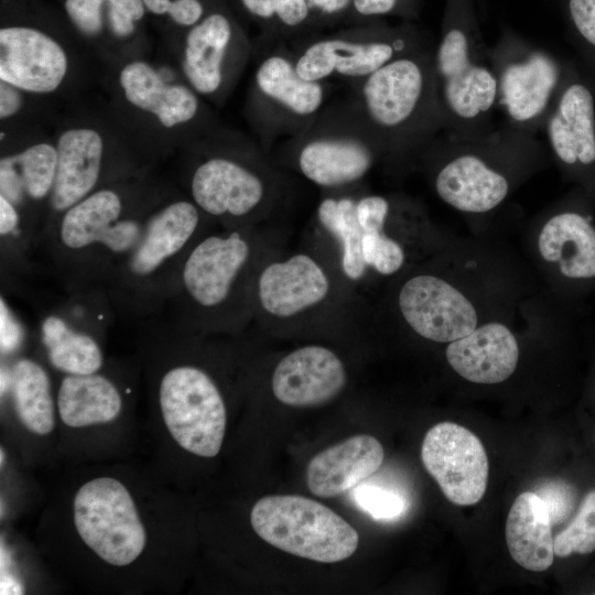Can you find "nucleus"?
Returning a JSON list of instances; mask_svg holds the SVG:
<instances>
[{"label":"nucleus","instance_id":"1","mask_svg":"<svg viewBox=\"0 0 595 595\" xmlns=\"http://www.w3.org/2000/svg\"><path fill=\"white\" fill-rule=\"evenodd\" d=\"M171 192L138 174L97 188L62 213L41 245L66 291L102 290Z\"/></svg>","mask_w":595,"mask_h":595},{"label":"nucleus","instance_id":"2","mask_svg":"<svg viewBox=\"0 0 595 595\" xmlns=\"http://www.w3.org/2000/svg\"><path fill=\"white\" fill-rule=\"evenodd\" d=\"M261 259L255 225L209 229L184 259L165 320L201 334L240 331L253 317L252 283Z\"/></svg>","mask_w":595,"mask_h":595},{"label":"nucleus","instance_id":"3","mask_svg":"<svg viewBox=\"0 0 595 595\" xmlns=\"http://www.w3.org/2000/svg\"><path fill=\"white\" fill-rule=\"evenodd\" d=\"M194 145L186 195L216 225H255L286 197V170L257 140L208 130Z\"/></svg>","mask_w":595,"mask_h":595},{"label":"nucleus","instance_id":"4","mask_svg":"<svg viewBox=\"0 0 595 595\" xmlns=\"http://www.w3.org/2000/svg\"><path fill=\"white\" fill-rule=\"evenodd\" d=\"M214 226L186 194L171 192L102 288L115 314L142 323L161 315L187 252Z\"/></svg>","mask_w":595,"mask_h":595},{"label":"nucleus","instance_id":"5","mask_svg":"<svg viewBox=\"0 0 595 595\" xmlns=\"http://www.w3.org/2000/svg\"><path fill=\"white\" fill-rule=\"evenodd\" d=\"M348 96L375 136L382 162L421 156L443 131L431 45L349 84Z\"/></svg>","mask_w":595,"mask_h":595},{"label":"nucleus","instance_id":"6","mask_svg":"<svg viewBox=\"0 0 595 595\" xmlns=\"http://www.w3.org/2000/svg\"><path fill=\"white\" fill-rule=\"evenodd\" d=\"M537 134L505 123L465 138L440 133L421 156L432 163V184L448 206L488 213L508 197L515 177L543 151Z\"/></svg>","mask_w":595,"mask_h":595},{"label":"nucleus","instance_id":"7","mask_svg":"<svg viewBox=\"0 0 595 595\" xmlns=\"http://www.w3.org/2000/svg\"><path fill=\"white\" fill-rule=\"evenodd\" d=\"M475 0H445L433 68L442 133L465 138L494 128L497 82Z\"/></svg>","mask_w":595,"mask_h":595},{"label":"nucleus","instance_id":"8","mask_svg":"<svg viewBox=\"0 0 595 595\" xmlns=\"http://www.w3.org/2000/svg\"><path fill=\"white\" fill-rule=\"evenodd\" d=\"M270 153L284 170L332 192L358 185L383 161L375 136L348 94L329 100L309 128L278 143Z\"/></svg>","mask_w":595,"mask_h":595},{"label":"nucleus","instance_id":"9","mask_svg":"<svg viewBox=\"0 0 595 595\" xmlns=\"http://www.w3.org/2000/svg\"><path fill=\"white\" fill-rule=\"evenodd\" d=\"M299 74L313 82H358L389 62L429 46L412 21L350 24L327 34H311L288 44Z\"/></svg>","mask_w":595,"mask_h":595},{"label":"nucleus","instance_id":"10","mask_svg":"<svg viewBox=\"0 0 595 595\" xmlns=\"http://www.w3.org/2000/svg\"><path fill=\"white\" fill-rule=\"evenodd\" d=\"M328 82L303 78L295 67L288 43H274L260 56L246 100V117L262 148L280 142L309 128L331 100Z\"/></svg>","mask_w":595,"mask_h":595},{"label":"nucleus","instance_id":"11","mask_svg":"<svg viewBox=\"0 0 595 595\" xmlns=\"http://www.w3.org/2000/svg\"><path fill=\"white\" fill-rule=\"evenodd\" d=\"M488 51L505 123L537 134L565 83L563 67L512 30H504Z\"/></svg>","mask_w":595,"mask_h":595},{"label":"nucleus","instance_id":"12","mask_svg":"<svg viewBox=\"0 0 595 595\" xmlns=\"http://www.w3.org/2000/svg\"><path fill=\"white\" fill-rule=\"evenodd\" d=\"M255 532L290 554L321 563L349 558L357 549V531L339 515L313 499L296 495L266 496L251 509Z\"/></svg>","mask_w":595,"mask_h":595},{"label":"nucleus","instance_id":"13","mask_svg":"<svg viewBox=\"0 0 595 595\" xmlns=\"http://www.w3.org/2000/svg\"><path fill=\"white\" fill-rule=\"evenodd\" d=\"M165 425L185 451L214 457L226 430V405L215 379L202 367L178 363L166 368L158 385Z\"/></svg>","mask_w":595,"mask_h":595},{"label":"nucleus","instance_id":"14","mask_svg":"<svg viewBox=\"0 0 595 595\" xmlns=\"http://www.w3.org/2000/svg\"><path fill=\"white\" fill-rule=\"evenodd\" d=\"M73 515L84 543L111 565H128L144 549L145 530L134 501L112 477L85 483L75 495Z\"/></svg>","mask_w":595,"mask_h":595},{"label":"nucleus","instance_id":"15","mask_svg":"<svg viewBox=\"0 0 595 595\" xmlns=\"http://www.w3.org/2000/svg\"><path fill=\"white\" fill-rule=\"evenodd\" d=\"M253 54V47L221 12L205 15L187 31L181 67L187 85L203 99L221 104Z\"/></svg>","mask_w":595,"mask_h":595},{"label":"nucleus","instance_id":"16","mask_svg":"<svg viewBox=\"0 0 595 595\" xmlns=\"http://www.w3.org/2000/svg\"><path fill=\"white\" fill-rule=\"evenodd\" d=\"M332 293L328 272L311 255L270 262L262 257L252 283V314L263 321L292 322L322 307Z\"/></svg>","mask_w":595,"mask_h":595},{"label":"nucleus","instance_id":"17","mask_svg":"<svg viewBox=\"0 0 595 595\" xmlns=\"http://www.w3.org/2000/svg\"><path fill=\"white\" fill-rule=\"evenodd\" d=\"M421 459L444 496L453 504L478 502L488 479V458L480 440L466 428L441 422L425 434Z\"/></svg>","mask_w":595,"mask_h":595},{"label":"nucleus","instance_id":"18","mask_svg":"<svg viewBox=\"0 0 595 595\" xmlns=\"http://www.w3.org/2000/svg\"><path fill=\"white\" fill-rule=\"evenodd\" d=\"M55 144L56 178L41 244L53 223L71 206L101 186L134 176L110 165L105 139L93 127L77 126L65 129Z\"/></svg>","mask_w":595,"mask_h":595},{"label":"nucleus","instance_id":"19","mask_svg":"<svg viewBox=\"0 0 595 595\" xmlns=\"http://www.w3.org/2000/svg\"><path fill=\"white\" fill-rule=\"evenodd\" d=\"M398 309L416 335L435 343L448 344L478 326L472 301L451 282L434 274L409 278L399 290Z\"/></svg>","mask_w":595,"mask_h":595},{"label":"nucleus","instance_id":"20","mask_svg":"<svg viewBox=\"0 0 595 595\" xmlns=\"http://www.w3.org/2000/svg\"><path fill=\"white\" fill-rule=\"evenodd\" d=\"M68 69L65 47L46 32L26 25L0 29V80L26 94H51Z\"/></svg>","mask_w":595,"mask_h":595},{"label":"nucleus","instance_id":"21","mask_svg":"<svg viewBox=\"0 0 595 595\" xmlns=\"http://www.w3.org/2000/svg\"><path fill=\"white\" fill-rule=\"evenodd\" d=\"M346 381L345 366L332 349L306 345L279 360L271 377V390L285 405L316 407L337 397Z\"/></svg>","mask_w":595,"mask_h":595},{"label":"nucleus","instance_id":"22","mask_svg":"<svg viewBox=\"0 0 595 595\" xmlns=\"http://www.w3.org/2000/svg\"><path fill=\"white\" fill-rule=\"evenodd\" d=\"M56 170V144L46 141L2 154L0 160V195L21 212L40 245Z\"/></svg>","mask_w":595,"mask_h":595},{"label":"nucleus","instance_id":"23","mask_svg":"<svg viewBox=\"0 0 595 595\" xmlns=\"http://www.w3.org/2000/svg\"><path fill=\"white\" fill-rule=\"evenodd\" d=\"M119 86L126 100L148 112L164 128L187 127L203 122V98L187 84H169L148 62H128L119 72Z\"/></svg>","mask_w":595,"mask_h":595},{"label":"nucleus","instance_id":"24","mask_svg":"<svg viewBox=\"0 0 595 595\" xmlns=\"http://www.w3.org/2000/svg\"><path fill=\"white\" fill-rule=\"evenodd\" d=\"M554 156L564 165L595 162V105L582 83H564L541 129Z\"/></svg>","mask_w":595,"mask_h":595},{"label":"nucleus","instance_id":"25","mask_svg":"<svg viewBox=\"0 0 595 595\" xmlns=\"http://www.w3.org/2000/svg\"><path fill=\"white\" fill-rule=\"evenodd\" d=\"M445 356L450 366L464 379L493 385L513 374L519 360V346L508 326L489 322L448 343Z\"/></svg>","mask_w":595,"mask_h":595},{"label":"nucleus","instance_id":"26","mask_svg":"<svg viewBox=\"0 0 595 595\" xmlns=\"http://www.w3.org/2000/svg\"><path fill=\"white\" fill-rule=\"evenodd\" d=\"M381 443L357 434L316 454L306 467V485L317 497L331 498L356 487L382 464Z\"/></svg>","mask_w":595,"mask_h":595},{"label":"nucleus","instance_id":"27","mask_svg":"<svg viewBox=\"0 0 595 595\" xmlns=\"http://www.w3.org/2000/svg\"><path fill=\"white\" fill-rule=\"evenodd\" d=\"M551 520L541 498L530 491L513 501L506 522V542L513 561L526 570L542 572L554 560Z\"/></svg>","mask_w":595,"mask_h":595},{"label":"nucleus","instance_id":"28","mask_svg":"<svg viewBox=\"0 0 595 595\" xmlns=\"http://www.w3.org/2000/svg\"><path fill=\"white\" fill-rule=\"evenodd\" d=\"M538 249L566 278L595 277V229L577 213L562 212L549 218L539 232Z\"/></svg>","mask_w":595,"mask_h":595},{"label":"nucleus","instance_id":"29","mask_svg":"<svg viewBox=\"0 0 595 595\" xmlns=\"http://www.w3.org/2000/svg\"><path fill=\"white\" fill-rule=\"evenodd\" d=\"M122 408L119 388L99 371L65 375L57 392L61 420L71 428H83L115 420Z\"/></svg>","mask_w":595,"mask_h":595},{"label":"nucleus","instance_id":"30","mask_svg":"<svg viewBox=\"0 0 595 595\" xmlns=\"http://www.w3.org/2000/svg\"><path fill=\"white\" fill-rule=\"evenodd\" d=\"M1 390L9 388L14 410L22 424L31 432L45 435L55 425V405L50 376L36 360L17 359L1 374Z\"/></svg>","mask_w":595,"mask_h":595},{"label":"nucleus","instance_id":"31","mask_svg":"<svg viewBox=\"0 0 595 595\" xmlns=\"http://www.w3.org/2000/svg\"><path fill=\"white\" fill-rule=\"evenodd\" d=\"M397 195L366 194L357 198V218L364 230L361 250L368 269L382 275L397 273L405 262L403 246L387 229Z\"/></svg>","mask_w":595,"mask_h":595},{"label":"nucleus","instance_id":"32","mask_svg":"<svg viewBox=\"0 0 595 595\" xmlns=\"http://www.w3.org/2000/svg\"><path fill=\"white\" fill-rule=\"evenodd\" d=\"M356 205L357 196L342 191L323 197L316 208L320 226L339 246L342 272L351 281L361 280L368 271L361 250L364 230L357 218Z\"/></svg>","mask_w":595,"mask_h":595},{"label":"nucleus","instance_id":"33","mask_svg":"<svg viewBox=\"0 0 595 595\" xmlns=\"http://www.w3.org/2000/svg\"><path fill=\"white\" fill-rule=\"evenodd\" d=\"M0 238L2 266L12 270L23 269L31 249L40 245L36 232L21 212L1 195Z\"/></svg>","mask_w":595,"mask_h":595},{"label":"nucleus","instance_id":"34","mask_svg":"<svg viewBox=\"0 0 595 595\" xmlns=\"http://www.w3.org/2000/svg\"><path fill=\"white\" fill-rule=\"evenodd\" d=\"M595 551V489L584 497L570 524L554 538V554L560 558L572 553Z\"/></svg>","mask_w":595,"mask_h":595},{"label":"nucleus","instance_id":"35","mask_svg":"<svg viewBox=\"0 0 595 595\" xmlns=\"http://www.w3.org/2000/svg\"><path fill=\"white\" fill-rule=\"evenodd\" d=\"M419 8L420 0H354L347 22L350 25L387 18L413 21Z\"/></svg>","mask_w":595,"mask_h":595},{"label":"nucleus","instance_id":"36","mask_svg":"<svg viewBox=\"0 0 595 595\" xmlns=\"http://www.w3.org/2000/svg\"><path fill=\"white\" fill-rule=\"evenodd\" d=\"M353 496L356 505L375 519H393L405 509L401 495L379 486H356Z\"/></svg>","mask_w":595,"mask_h":595},{"label":"nucleus","instance_id":"37","mask_svg":"<svg viewBox=\"0 0 595 595\" xmlns=\"http://www.w3.org/2000/svg\"><path fill=\"white\" fill-rule=\"evenodd\" d=\"M107 25L118 39L130 37L145 12L142 0H105Z\"/></svg>","mask_w":595,"mask_h":595},{"label":"nucleus","instance_id":"38","mask_svg":"<svg viewBox=\"0 0 595 595\" xmlns=\"http://www.w3.org/2000/svg\"><path fill=\"white\" fill-rule=\"evenodd\" d=\"M65 11L75 28L86 36H97L104 29L105 0H65Z\"/></svg>","mask_w":595,"mask_h":595},{"label":"nucleus","instance_id":"39","mask_svg":"<svg viewBox=\"0 0 595 595\" xmlns=\"http://www.w3.org/2000/svg\"><path fill=\"white\" fill-rule=\"evenodd\" d=\"M537 495L543 501L552 524L563 521L573 509V489L562 482L544 484Z\"/></svg>","mask_w":595,"mask_h":595},{"label":"nucleus","instance_id":"40","mask_svg":"<svg viewBox=\"0 0 595 595\" xmlns=\"http://www.w3.org/2000/svg\"><path fill=\"white\" fill-rule=\"evenodd\" d=\"M566 12L574 31L595 48V0H566Z\"/></svg>","mask_w":595,"mask_h":595},{"label":"nucleus","instance_id":"41","mask_svg":"<svg viewBox=\"0 0 595 595\" xmlns=\"http://www.w3.org/2000/svg\"><path fill=\"white\" fill-rule=\"evenodd\" d=\"M1 353L13 354L24 340L23 324L13 313L3 295L0 299Z\"/></svg>","mask_w":595,"mask_h":595},{"label":"nucleus","instance_id":"42","mask_svg":"<svg viewBox=\"0 0 595 595\" xmlns=\"http://www.w3.org/2000/svg\"><path fill=\"white\" fill-rule=\"evenodd\" d=\"M315 29L347 21L354 0H306Z\"/></svg>","mask_w":595,"mask_h":595},{"label":"nucleus","instance_id":"43","mask_svg":"<svg viewBox=\"0 0 595 595\" xmlns=\"http://www.w3.org/2000/svg\"><path fill=\"white\" fill-rule=\"evenodd\" d=\"M204 12L201 0H172L167 14L176 24L192 28L205 17Z\"/></svg>","mask_w":595,"mask_h":595},{"label":"nucleus","instance_id":"44","mask_svg":"<svg viewBox=\"0 0 595 595\" xmlns=\"http://www.w3.org/2000/svg\"><path fill=\"white\" fill-rule=\"evenodd\" d=\"M21 89L0 80V118L9 119L21 111L23 106Z\"/></svg>","mask_w":595,"mask_h":595},{"label":"nucleus","instance_id":"45","mask_svg":"<svg viewBox=\"0 0 595 595\" xmlns=\"http://www.w3.org/2000/svg\"><path fill=\"white\" fill-rule=\"evenodd\" d=\"M145 9L156 15L167 14L172 0H142Z\"/></svg>","mask_w":595,"mask_h":595},{"label":"nucleus","instance_id":"46","mask_svg":"<svg viewBox=\"0 0 595 595\" xmlns=\"http://www.w3.org/2000/svg\"><path fill=\"white\" fill-rule=\"evenodd\" d=\"M23 588L21 584L10 575H2L1 577V594H21Z\"/></svg>","mask_w":595,"mask_h":595}]
</instances>
